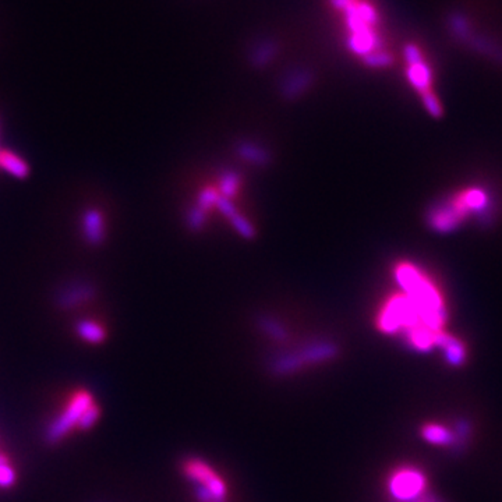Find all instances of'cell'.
Listing matches in <instances>:
<instances>
[{"label":"cell","instance_id":"obj_1","mask_svg":"<svg viewBox=\"0 0 502 502\" xmlns=\"http://www.w3.org/2000/svg\"><path fill=\"white\" fill-rule=\"evenodd\" d=\"M395 277L405 295L416 306L421 323L439 332L446 320V310L434 284L410 264H400L395 271Z\"/></svg>","mask_w":502,"mask_h":502},{"label":"cell","instance_id":"obj_2","mask_svg":"<svg viewBox=\"0 0 502 502\" xmlns=\"http://www.w3.org/2000/svg\"><path fill=\"white\" fill-rule=\"evenodd\" d=\"M92 403L94 399L90 392L80 391L74 394L67 407L58 417H55L48 426L45 432L47 441L49 444H56L60 439H63L67 435V432H70L79 424L80 417Z\"/></svg>","mask_w":502,"mask_h":502},{"label":"cell","instance_id":"obj_3","mask_svg":"<svg viewBox=\"0 0 502 502\" xmlns=\"http://www.w3.org/2000/svg\"><path fill=\"white\" fill-rule=\"evenodd\" d=\"M471 211L464 193H459L451 200L434 207L428 213V223L437 232H449L455 229Z\"/></svg>","mask_w":502,"mask_h":502},{"label":"cell","instance_id":"obj_4","mask_svg":"<svg viewBox=\"0 0 502 502\" xmlns=\"http://www.w3.org/2000/svg\"><path fill=\"white\" fill-rule=\"evenodd\" d=\"M426 487L424 477L413 469H400L389 480L391 494L400 501H412L421 494Z\"/></svg>","mask_w":502,"mask_h":502},{"label":"cell","instance_id":"obj_5","mask_svg":"<svg viewBox=\"0 0 502 502\" xmlns=\"http://www.w3.org/2000/svg\"><path fill=\"white\" fill-rule=\"evenodd\" d=\"M405 58L407 60V79L412 86L423 95L431 91V70L423 59L421 51L416 45L405 48Z\"/></svg>","mask_w":502,"mask_h":502},{"label":"cell","instance_id":"obj_6","mask_svg":"<svg viewBox=\"0 0 502 502\" xmlns=\"http://www.w3.org/2000/svg\"><path fill=\"white\" fill-rule=\"evenodd\" d=\"M234 149L237 156L250 165L259 168H267L268 165H271L273 155L261 144H257L250 140H241L236 144Z\"/></svg>","mask_w":502,"mask_h":502},{"label":"cell","instance_id":"obj_7","mask_svg":"<svg viewBox=\"0 0 502 502\" xmlns=\"http://www.w3.org/2000/svg\"><path fill=\"white\" fill-rule=\"evenodd\" d=\"M83 236L91 245L102 244L105 238V220L99 209L88 208L83 213Z\"/></svg>","mask_w":502,"mask_h":502},{"label":"cell","instance_id":"obj_8","mask_svg":"<svg viewBox=\"0 0 502 502\" xmlns=\"http://www.w3.org/2000/svg\"><path fill=\"white\" fill-rule=\"evenodd\" d=\"M313 76L309 72H295L285 79L281 87V94L288 101H295L300 98L311 86Z\"/></svg>","mask_w":502,"mask_h":502},{"label":"cell","instance_id":"obj_9","mask_svg":"<svg viewBox=\"0 0 502 502\" xmlns=\"http://www.w3.org/2000/svg\"><path fill=\"white\" fill-rule=\"evenodd\" d=\"M95 295V289L88 284H76L65 289L58 296V303L63 309H73L90 302Z\"/></svg>","mask_w":502,"mask_h":502},{"label":"cell","instance_id":"obj_10","mask_svg":"<svg viewBox=\"0 0 502 502\" xmlns=\"http://www.w3.org/2000/svg\"><path fill=\"white\" fill-rule=\"evenodd\" d=\"M0 168L16 179H26L30 175L27 161L10 149H0Z\"/></svg>","mask_w":502,"mask_h":502},{"label":"cell","instance_id":"obj_11","mask_svg":"<svg viewBox=\"0 0 502 502\" xmlns=\"http://www.w3.org/2000/svg\"><path fill=\"white\" fill-rule=\"evenodd\" d=\"M76 332L83 341L92 343V345H99L106 338V332H105L104 327L92 320L79 321L76 324Z\"/></svg>","mask_w":502,"mask_h":502},{"label":"cell","instance_id":"obj_12","mask_svg":"<svg viewBox=\"0 0 502 502\" xmlns=\"http://www.w3.org/2000/svg\"><path fill=\"white\" fill-rule=\"evenodd\" d=\"M241 183V177L234 170H225L219 179V195L232 200Z\"/></svg>","mask_w":502,"mask_h":502},{"label":"cell","instance_id":"obj_13","mask_svg":"<svg viewBox=\"0 0 502 502\" xmlns=\"http://www.w3.org/2000/svg\"><path fill=\"white\" fill-rule=\"evenodd\" d=\"M205 218H207V212L204 209H201L198 205H194L186 212L184 222H186V226L188 227V230L200 232L204 227Z\"/></svg>","mask_w":502,"mask_h":502},{"label":"cell","instance_id":"obj_14","mask_svg":"<svg viewBox=\"0 0 502 502\" xmlns=\"http://www.w3.org/2000/svg\"><path fill=\"white\" fill-rule=\"evenodd\" d=\"M230 225L233 226V229L244 238H253L256 236V229L254 226L251 225V222L248 219H245L240 212H237L234 216H232L229 219Z\"/></svg>","mask_w":502,"mask_h":502},{"label":"cell","instance_id":"obj_15","mask_svg":"<svg viewBox=\"0 0 502 502\" xmlns=\"http://www.w3.org/2000/svg\"><path fill=\"white\" fill-rule=\"evenodd\" d=\"M260 327L263 331H266L270 337H273L274 339H278V341H282L285 339L288 335H286V331L285 328L274 318L271 317H261L260 321H259Z\"/></svg>","mask_w":502,"mask_h":502},{"label":"cell","instance_id":"obj_16","mask_svg":"<svg viewBox=\"0 0 502 502\" xmlns=\"http://www.w3.org/2000/svg\"><path fill=\"white\" fill-rule=\"evenodd\" d=\"M423 437L427 441H430L432 444H439V445L446 444L449 441V432L444 427H441L438 424L426 426L423 428Z\"/></svg>","mask_w":502,"mask_h":502},{"label":"cell","instance_id":"obj_17","mask_svg":"<svg viewBox=\"0 0 502 502\" xmlns=\"http://www.w3.org/2000/svg\"><path fill=\"white\" fill-rule=\"evenodd\" d=\"M15 481H16V471L9 464L8 458L0 455V487L8 488L13 485Z\"/></svg>","mask_w":502,"mask_h":502},{"label":"cell","instance_id":"obj_18","mask_svg":"<svg viewBox=\"0 0 502 502\" xmlns=\"http://www.w3.org/2000/svg\"><path fill=\"white\" fill-rule=\"evenodd\" d=\"M218 197H219V193L215 188L207 187V188L201 190V193L198 194L195 205H198L201 209L208 212L211 208H213L216 205Z\"/></svg>","mask_w":502,"mask_h":502},{"label":"cell","instance_id":"obj_19","mask_svg":"<svg viewBox=\"0 0 502 502\" xmlns=\"http://www.w3.org/2000/svg\"><path fill=\"white\" fill-rule=\"evenodd\" d=\"M99 414H101L99 407H98L95 403H92V405L83 413V416L80 417V421H79L77 427L81 428V430H90V428L98 421Z\"/></svg>","mask_w":502,"mask_h":502},{"label":"cell","instance_id":"obj_20","mask_svg":"<svg viewBox=\"0 0 502 502\" xmlns=\"http://www.w3.org/2000/svg\"><path fill=\"white\" fill-rule=\"evenodd\" d=\"M421 98H423V104H424L427 112H428L431 116L439 118V116L442 115V106H441L438 98L435 97V94H434L432 91L423 94Z\"/></svg>","mask_w":502,"mask_h":502},{"label":"cell","instance_id":"obj_21","mask_svg":"<svg viewBox=\"0 0 502 502\" xmlns=\"http://www.w3.org/2000/svg\"><path fill=\"white\" fill-rule=\"evenodd\" d=\"M215 208L229 220L232 216H234L238 211H237V208L234 207V204L232 202V200H229V198H225V197H222V195H219L218 197V200H216V205H215Z\"/></svg>","mask_w":502,"mask_h":502}]
</instances>
